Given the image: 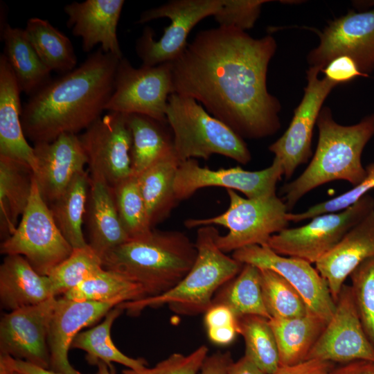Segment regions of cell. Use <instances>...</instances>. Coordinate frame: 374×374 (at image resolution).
<instances>
[{"label": "cell", "instance_id": "8", "mask_svg": "<svg viewBox=\"0 0 374 374\" xmlns=\"http://www.w3.org/2000/svg\"><path fill=\"white\" fill-rule=\"evenodd\" d=\"M73 250L57 227L34 178L28 206L14 233L1 242V253L20 255L38 274L48 276Z\"/></svg>", "mask_w": 374, "mask_h": 374}, {"label": "cell", "instance_id": "24", "mask_svg": "<svg viewBox=\"0 0 374 374\" xmlns=\"http://www.w3.org/2000/svg\"><path fill=\"white\" fill-rule=\"evenodd\" d=\"M88 245L101 258L130 239L120 220L113 189L105 180L89 175L86 213Z\"/></svg>", "mask_w": 374, "mask_h": 374}, {"label": "cell", "instance_id": "39", "mask_svg": "<svg viewBox=\"0 0 374 374\" xmlns=\"http://www.w3.org/2000/svg\"><path fill=\"white\" fill-rule=\"evenodd\" d=\"M112 189L120 220L130 238L151 231L137 177L133 175Z\"/></svg>", "mask_w": 374, "mask_h": 374}, {"label": "cell", "instance_id": "11", "mask_svg": "<svg viewBox=\"0 0 374 374\" xmlns=\"http://www.w3.org/2000/svg\"><path fill=\"white\" fill-rule=\"evenodd\" d=\"M173 93L171 62L135 68L123 57L118 64L114 91L105 110L145 115L167 123L168 100Z\"/></svg>", "mask_w": 374, "mask_h": 374}, {"label": "cell", "instance_id": "13", "mask_svg": "<svg viewBox=\"0 0 374 374\" xmlns=\"http://www.w3.org/2000/svg\"><path fill=\"white\" fill-rule=\"evenodd\" d=\"M321 70L310 66L304 95L294 111L291 123L285 133L269 146L274 158L281 163L286 179L296 168L306 163L312 155V138L322 105L331 91L337 86L326 78H319Z\"/></svg>", "mask_w": 374, "mask_h": 374}, {"label": "cell", "instance_id": "35", "mask_svg": "<svg viewBox=\"0 0 374 374\" xmlns=\"http://www.w3.org/2000/svg\"><path fill=\"white\" fill-rule=\"evenodd\" d=\"M75 301L116 302L145 297L143 287L116 272L102 268L62 296Z\"/></svg>", "mask_w": 374, "mask_h": 374}, {"label": "cell", "instance_id": "44", "mask_svg": "<svg viewBox=\"0 0 374 374\" xmlns=\"http://www.w3.org/2000/svg\"><path fill=\"white\" fill-rule=\"evenodd\" d=\"M204 320L208 337L215 344L228 345L238 334L237 318L225 305H212L204 313Z\"/></svg>", "mask_w": 374, "mask_h": 374}, {"label": "cell", "instance_id": "30", "mask_svg": "<svg viewBox=\"0 0 374 374\" xmlns=\"http://www.w3.org/2000/svg\"><path fill=\"white\" fill-rule=\"evenodd\" d=\"M89 188V173L78 172L62 194L48 205L54 220L73 249L88 245L82 225Z\"/></svg>", "mask_w": 374, "mask_h": 374}, {"label": "cell", "instance_id": "52", "mask_svg": "<svg viewBox=\"0 0 374 374\" xmlns=\"http://www.w3.org/2000/svg\"><path fill=\"white\" fill-rule=\"evenodd\" d=\"M98 371L95 374H113V371L112 370L107 364L103 362H98L97 364Z\"/></svg>", "mask_w": 374, "mask_h": 374}, {"label": "cell", "instance_id": "31", "mask_svg": "<svg viewBox=\"0 0 374 374\" xmlns=\"http://www.w3.org/2000/svg\"><path fill=\"white\" fill-rule=\"evenodd\" d=\"M127 119L132 136V169L136 176L173 149V137L165 127L167 123L136 114Z\"/></svg>", "mask_w": 374, "mask_h": 374}, {"label": "cell", "instance_id": "37", "mask_svg": "<svg viewBox=\"0 0 374 374\" xmlns=\"http://www.w3.org/2000/svg\"><path fill=\"white\" fill-rule=\"evenodd\" d=\"M259 270L263 301L271 318H294L310 311L301 294L283 277L269 269Z\"/></svg>", "mask_w": 374, "mask_h": 374}, {"label": "cell", "instance_id": "50", "mask_svg": "<svg viewBox=\"0 0 374 374\" xmlns=\"http://www.w3.org/2000/svg\"><path fill=\"white\" fill-rule=\"evenodd\" d=\"M12 367L24 374H61L50 369L43 368L23 360L12 359Z\"/></svg>", "mask_w": 374, "mask_h": 374}, {"label": "cell", "instance_id": "2", "mask_svg": "<svg viewBox=\"0 0 374 374\" xmlns=\"http://www.w3.org/2000/svg\"><path fill=\"white\" fill-rule=\"evenodd\" d=\"M120 60L99 48L30 96L21 114L26 137L34 144L48 143L87 130L105 110Z\"/></svg>", "mask_w": 374, "mask_h": 374}, {"label": "cell", "instance_id": "5", "mask_svg": "<svg viewBox=\"0 0 374 374\" xmlns=\"http://www.w3.org/2000/svg\"><path fill=\"white\" fill-rule=\"evenodd\" d=\"M218 230L214 226L198 227L195 246L197 257L186 276L172 289L162 294L123 302L118 305L130 315L146 308L167 305L179 315L204 314L211 306L217 290L235 277L243 265L220 250L216 244Z\"/></svg>", "mask_w": 374, "mask_h": 374}, {"label": "cell", "instance_id": "47", "mask_svg": "<svg viewBox=\"0 0 374 374\" xmlns=\"http://www.w3.org/2000/svg\"><path fill=\"white\" fill-rule=\"evenodd\" d=\"M233 362L230 352L217 351L206 357L198 374H226Z\"/></svg>", "mask_w": 374, "mask_h": 374}, {"label": "cell", "instance_id": "3", "mask_svg": "<svg viewBox=\"0 0 374 374\" xmlns=\"http://www.w3.org/2000/svg\"><path fill=\"white\" fill-rule=\"evenodd\" d=\"M317 125L319 140L315 153L305 170L281 188L283 200L290 211L312 190L328 182L344 180L353 186L366 175L361 157L374 135V114L353 125H342L334 120L331 109L322 107Z\"/></svg>", "mask_w": 374, "mask_h": 374}, {"label": "cell", "instance_id": "25", "mask_svg": "<svg viewBox=\"0 0 374 374\" xmlns=\"http://www.w3.org/2000/svg\"><path fill=\"white\" fill-rule=\"evenodd\" d=\"M53 294L47 276L38 274L20 255L6 256L0 266V301L9 312L41 303Z\"/></svg>", "mask_w": 374, "mask_h": 374}, {"label": "cell", "instance_id": "10", "mask_svg": "<svg viewBox=\"0 0 374 374\" xmlns=\"http://www.w3.org/2000/svg\"><path fill=\"white\" fill-rule=\"evenodd\" d=\"M373 210L374 199L367 194L346 209L317 215L302 226L282 230L271 236L267 245L279 255L315 264Z\"/></svg>", "mask_w": 374, "mask_h": 374}, {"label": "cell", "instance_id": "28", "mask_svg": "<svg viewBox=\"0 0 374 374\" xmlns=\"http://www.w3.org/2000/svg\"><path fill=\"white\" fill-rule=\"evenodd\" d=\"M4 53L21 92L32 96L51 81V71L41 60L24 29L5 24L1 29Z\"/></svg>", "mask_w": 374, "mask_h": 374}, {"label": "cell", "instance_id": "1", "mask_svg": "<svg viewBox=\"0 0 374 374\" xmlns=\"http://www.w3.org/2000/svg\"><path fill=\"white\" fill-rule=\"evenodd\" d=\"M271 35L218 26L202 30L171 62L174 93L190 97L242 139H261L280 129L279 100L267 90L276 50Z\"/></svg>", "mask_w": 374, "mask_h": 374}, {"label": "cell", "instance_id": "33", "mask_svg": "<svg viewBox=\"0 0 374 374\" xmlns=\"http://www.w3.org/2000/svg\"><path fill=\"white\" fill-rule=\"evenodd\" d=\"M24 30L37 54L51 71L66 73L75 69L77 57L70 39L48 20L30 18Z\"/></svg>", "mask_w": 374, "mask_h": 374}, {"label": "cell", "instance_id": "15", "mask_svg": "<svg viewBox=\"0 0 374 374\" xmlns=\"http://www.w3.org/2000/svg\"><path fill=\"white\" fill-rule=\"evenodd\" d=\"M335 304L332 318L306 360L335 364L357 360L374 362V346L363 328L350 285H343Z\"/></svg>", "mask_w": 374, "mask_h": 374}, {"label": "cell", "instance_id": "16", "mask_svg": "<svg viewBox=\"0 0 374 374\" xmlns=\"http://www.w3.org/2000/svg\"><path fill=\"white\" fill-rule=\"evenodd\" d=\"M319 36V45L307 57L310 66L322 71L335 57L347 55L363 73L374 69V10H350L330 21Z\"/></svg>", "mask_w": 374, "mask_h": 374}, {"label": "cell", "instance_id": "42", "mask_svg": "<svg viewBox=\"0 0 374 374\" xmlns=\"http://www.w3.org/2000/svg\"><path fill=\"white\" fill-rule=\"evenodd\" d=\"M208 353V347L202 345L187 355L172 353L153 367L126 368L122 374H198Z\"/></svg>", "mask_w": 374, "mask_h": 374}, {"label": "cell", "instance_id": "51", "mask_svg": "<svg viewBox=\"0 0 374 374\" xmlns=\"http://www.w3.org/2000/svg\"><path fill=\"white\" fill-rule=\"evenodd\" d=\"M12 359L9 355H0V374H24L12 367Z\"/></svg>", "mask_w": 374, "mask_h": 374}, {"label": "cell", "instance_id": "29", "mask_svg": "<svg viewBox=\"0 0 374 374\" xmlns=\"http://www.w3.org/2000/svg\"><path fill=\"white\" fill-rule=\"evenodd\" d=\"M279 353L280 366H293L306 361L327 322L309 311L289 319H269Z\"/></svg>", "mask_w": 374, "mask_h": 374}, {"label": "cell", "instance_id": "48", "mask_svg": "<svg viewBox=\"0 0 374 374\" xmlns=\"http://www.w3.org/2000/svg\"><path fill=\"white\" fill-rule=\"evenodd\" d=\"M328 374H374V362L357 360L335 366Z\"/></svg>", "mask_w": 374, "mask_h": 374}, {"label": "cell", "instance_id": "43", "mask_svg": "<svg viewBox=\"0 0 374 374\" xmlns=\"http://www.w3.org/2000/svg\"><path fill=\"white\" fill-rule=\"evenodd\" d=\"M267 0H222L213 15L219 26L233 27L241 30L251 28L258 19L262 6Z\"/></svg>", "mask_w": 374, "mask_h": 374}, {"label": "cell", "instance_id": "12", "mask_svg": "<svg viewBox=\"0 0 374 374\" xmlns=\"http://www.w3.org/2000/svg\"><path fill=\"white\" fill-rule=\"evenodd\" d=\"M127 116L108 112L78 135L89 175L100 177L112 188L134 175Z\"/></svg>", "mask_w": 374, "mask_h": 374}, {"label": "cell", "instance_id": "9", "mask_svg": "<svg viewBox=\"0 0 374 374\" xmlns=\"http://www.w3.org/2000/svg\"><path fill=\"white\" fill-rule=\"evenodd\" d=\"M222 4V0H172L143 11L137 24L163 17L171 23L159 40H155L150 27L144 28L135 46L142 65L154 66L175 61L186 49L190 30L203 19L213 16Z\"/></svg>", "mask_w": 374, "mask_h": 374}, {"label": "cell", "instance_id": "22", "mask_svg": "<svg viewBox=\"0 0 374 374\" xmlns=\"http://www.w3.org/2000/svg\"><path fill=\"white\" fill-rule=\"evenodd\" d=\"M373 256L374 210L315 263L335 301L346 279L364 260Z\"/></svg>", "mask_w": 374, "mask_h": 374}, {"label": "cell", "instance_id": "14", "mask_svg": "<svg viewBox=\"0 0 374 374\" xmlns=\"http://www.w3.org/2000/svg\"><path fill=\"white\" fill-rule=\"evenodd\" d=\"M283 175L282 165L276 158L269 167L257 171L239 166L213 170L201 167L195 159H188L179 163L174 188L179 202L189 198L201 188L212 186L239 191L247 198H256L276 194V185Z\"/></svg>", "mask_w": 374, "mask_h": 374}, {"label": "cell", "instance_id": "23", "mask_svg": "<svg viewBox=\"0 0 374 374\" xmlns=\"http://www.w3.org/2000/svg\"><path fill=\"white\" fill-rule=\"evenodd\" d=\"M19 84L3 53L0 56V156L28 166L35 172L33 147L24 134Z\"/></svg>", "mask_w": 374, "mask_h": 374}, {"label": "cell", "instance_id": "34", "mask_svg": "<svg viewBox=\"0 0 374 374\" xmlns=\"http://www.w3.org/2000/svg\"><path fill=\"white\" fill-rule=\"evenodd\" d=\"M123 309L118 305L112 308L100 324L86 331L80 332L74 339L71 348L82 350L87 353V359L92 364L101 361L113 370L112 362L121 364L131 369H140L146 366L143 358H132L114 345L111 338V328L115 319L121 314Z\"/></svg>", "mask_w": 374, "mask_h": 374}, {"label": "cell", "instance_id": "20", "mask_svg": "<svg viewBox=\"0 0 374 374\" xmlns=\"http://www.w3.org/2000/svg\"><path fill=\"white\" fill-rule=\"evenodd\" d=\"M116 302L75 301L57 299L48 335L50 370L61 374H83L69 363L68 353L81 330L118 305Z\"/></svg>", "mask_w": 374, "mask_h": 374}, {"label": "cell", "instance_id": "18", "mask_svg": "<svg viewBox=\"0 0 374 374\" xmlns=\"http://www.w3.org/2000/svg\"><path fill=\"white\" fill-rule=\"evenodd\" d=\"M57 299L4 314L0 321V355L50 369L48 335Z\"/></svg>", "mask_w": 374, "mask_h": 374}, {"label": "cell", "instance_id": "46", "mask_svg": "<svg viewBox=\"0 0 374 374\" xmlns=\"http://www.w3.org/2000/svg\"><path fill=\"white\" fill-rule=\"evenodd\" d=\"M335 366L331 362L309 359L293 366H280L274 374H328Z\"/></svg>", "mask_w": 374, "mask_h": 374}, {"label": "cell", "instance_id": "36", "mask_svg": "<svg viewBox=\"0 0 374 374\" xmlns=\"http://www.w3.org/2000/svg\"><path fill=\"white\" fill-rule=\"evenodd\" d=\"M238 332L244 341L245 353L265 374H274L280 366L279 353L269 319L256 315L237 318Z\"/></svg>", "mask_w": 374, "mask_h": 374}, {"label": "cell", "instance_id": "17", "mask_svg": "<svg viewBox=\"0 0 374 374\" xmlns=\"http://www.w3.org/2000/svg\"><path fill=\"white\" fill-rule=\"evenodd\" d=\"M232 257L242 265L276 272L301 294L308 310L327 323L335 310L326 280L310 262L294 257L279 255L267 245H251L233 252Z\"/></svg>", "mask_w": 374, "mask_h": 374}, {"label": "cell", "instance_id": "32", "mask_svg": "<svg viewBox=\"0 0 374 374\" xmlns=\"http://www.w3.org/2000/svg\"><path fill=\"white\" fill-rule=\"evenodd\" d=\"M214 305L226 306L236 318L256 315L271 319L263 301L260 270L249 264L243 265L240 273L217 290Z\"/></svg>", "mask_w": 374, "mask_h": 374}, {"label": "cell", "instance_id": "6", "mask_svg": "<svg viewBox=\"0 0 374 374\" xmlns=\"http://www.w3.org/2000/svg\"><path fill=\"white\" fill-rule=\"evenodd\" d=\"M166 114L174 152L180 162L195 158L208 159L213 154L244 165L251 161V152L243 139L195 99L172 93Z\"/></svg>", "mask_w": 374, "mask_h": 374}, {"label": "cell", "instance_id": "4", "mask_svg": "<svg viewBox=\"0 0 374 374\" xmlns=\"http://www.w3.org/2000/svg\"><path fill=\"white\" fill-rule=\"evenodd\" d=\"M196 257L195 242L184 233L152 229L112 249L102 262L104 269L141 285L145 297H150L175 287L190 270Z\"/></svg>", "mask_w": 374, "mask_h": 374}, {"label": "cell", "instance_id": "21", "mask_svg": "<svg viewBox=\"0 0 374 374\" xmlns=\"http://www.w3.org/2000/svg\"><path fill=\"white\" fill-rule=\"evenodd\" d=\"M124 3L123 0H86L65 6L67 27L82 39L84 52L99 44L103 52L123 57L116 31Z\"/></svg>", "mask_w": 374, "mask_h": 374}, {"label": "cell", "instance_id": "19", "mask_svg": "<svg viewBox=\"0 0 374 374\" xmlns=\"http://www.w3.org/2000/svg\"><path fill=\"white\" fill-rule=\"evenodd\" d=\"M33 148L37 164L34 178L48 206L62 194L75 175L84 170L87 159L78 135L74 134L35 143Z\"/></svg>", "mask_w": 374, "mask_h": 374}, {"label": "cell", "instance_id": "45", "mask_svg": "<svg viewBox=\"0 0 374 374\" xmlns=\"http://www.w3.org/2000/svg\"><path fill=\"white\" fill-rule=\"evenodd\" d=\"M321 71L325 78L337 85L348 82L358 76H368L362 73L355 62L347 55L335 57Z\"/></svg>", "mask_w": 374, "mask_h": 374}, {"label": "cell", "instance_id": "49", "mask_svg": "<svg viewBox=\"0 0 374 374\" xmlns=\"http://www.w3.org/2000/svg\"><path fill=\"white\" fill-rule=\"evenodd\" d=\"M226 374H265L246 355L237 362H233L227 368Z\"/></svg>", "mask_w": 374, "mask_h": 374}, {"label": "cell", "instance_id": "27", "mask_svg": "<svg viewBox=\"0 0 374 374\" xmlns=\"http://www.w3.org/2000/svg\"><path fill=\"white\" fill-rule=\"evenodd\" d=\"M34 175L27 165L0 156V235L3 240L15 231L32 192Z\"/></svg>", "mask_w": 374, "mask_h": 374}, {"label": "cell", "instance_id": "40", "mask_svg": "<svg viewBox=\"0 0 374 374\" xmlns=\"http://www.w3.org/2000/svg\"><path fill=\"white\" fill-rule=\"evenodd\" d=\"M351 290L364 331L374 346V256L350 275Z\"/></svg>", "mask_w": 374, "mask_h": 374}, {"label": "cell", "instance_id": "41", "mask_svg": "<svg viewBox=\"0 0 374 374\" xmlns=\"http://www.w3.org/2000/svg\"><path fill=\"white\" fill-rule=\"evenodd\" d=\"M366 171V175L364 180L352 189L329 200L318 203L302 213H288V221L299 222L323 213L338 212L352 206L374 188V163L368 164Z\"/></svg>", "mask_w": 374, "mask_h": 374}, {"label": "cell", "instance_id": "26", "mask_svg": "<svg viewBox=\"0 0 374 374\" xmlns=\"http://www.w3.org/2000/svg\"><path fill=\"white\" fill-rule=\"evenodd\" d=\"M179 163L172 149L136 175L152 229L168 217L179 202L174 186Z\"/></svg>", "mask_w": 374, "mask_h": 374}, {"label": "cell", "instance_id": "38", "mask_svg": "<svg viewBox=\"0 0 374 374\" xmlns=\"http://www.w3.org/2000/svg\"><path fill=\"white\" fill-rule=\"evenodd\" d=\"M102 268L101 258L89 245L73 249L71 254L47 276L53 296L64 295Z\"/></svg>", "mask_w": 374, "mask_h": 374}, {"label": "cell", "instance_id": "7", "mask_svg": "<svg viewBox=\"0 0 374 374\" xmlns=\"http://www.w3.org/2000/svg\"><path fill=\"white\" fill-rule=\"evenodd\" d=\"M226 192L229 206L226 211L209 218L186 220L185 226L226 227L228 233L216 237L217 246L226 253L248 246L267 245L271 236L287 228L289 211L276 194L247 198L233 190L227 189Z\"/></svg>", "mask_w": 374, "mask_h": 374}]
</instances>
